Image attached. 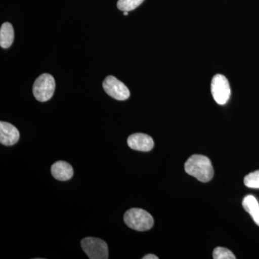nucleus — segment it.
Returning a JSON list of instances; mask_svg holds the SVG:
<instances>
[{
	"mask_svg": "<svg viewBox=\"0 0 259 259\" xmlns=\"http://www.w3.org/2000/svg\"><path fill=\"white\" fill-rule=\"evenodd\" d=\"M81 248L90 259L108 258V246L106 242L100 238L88 237L81 242Z\"/></svg>",
	"mask_w": 259,
	"mask_h": 259,
	"instance_id": "4",
	"label": "nucleus"
},
{
	"mask_svg": "<svg viewBox=\"0 0 259 259\" xmlns=\"http://www.w3.org/2000/svg\"><path fill=\"white\" fill-rule=\"evenodd\" d=\"M144 0H118L117 8L121 11H132L142 4Z\"/></svg>",
	"mask_w": 259,
	"mask_h": 259,
	"instance_id": "12",
	"label": "nucleus"
},
{
	"mask_svg": "<svg viewBox=\"0 0 259 259\" xmlns=\"http://www.w3.org/2000/svg\"><path fill=\"white\" fill-rule=\"evenodd\" d=\"M143 259H158V257L156 255L148 254L143 257Z\"/></svg>",
	"mask_w": 259,
	"mask_h": 259,
	"instance_id": "15",
	"label": "nucleus"
},
{
	"mask_svg": "<svg viewBox=\"0 0 259 259\" xmlns=\"http://www.w3.org/2000/svg\"><path fill=\"white\" fill-rule=\"evenodd\" d=\"M123 15H125V16H127V15H128V12H127V11L124 12Z\"/></svg>",
	"mask_w": 259,
	"mask_h": 259,
	"instance_id": "16",
	"label": "nucleus"
},
{
	"mask_svg": "<svg viewBox=\"0 0 259 259\" xmlns=\"http://www.w3.org/2000/svg\"><path fill=\"white\" fill-rule=\"evenodd\" d=\"M124 222L131 229L137 231H146L154 224V220L147 211L140 208L130 209L124 214Z\"/></svg>",
	"mask_w": 259,
	"mask_h": 259,
	"instance_id": "2",
	"label": "nucleus"
},
{
	"mask_svg": "<svg viewBox=\"0 0 259 259\" xmlns=\"http://www.w3.org/2000/svg\"><path fill=\"white\" fill-rule=\"evenodd\" d=\"M20 132L16 127L9 122H0V143L6 146H12L20 139Z\"/></svg>",
	"mask_w": 259,
	"mask_h": 259,
	"instance_id": "8",
	"label": "nucleus"
},
{
	"mask_svg": "<svg viewBox=\"0 0 259 259\" xmlns=\"http://www.w3.org/2000/svg\"><path fill=\"white\" fill-rule=\"evenodd\" d=\"M243 208L253 218L257 226H259V204L258 200L253 195H248L243 199L242 203Z\"/></svg>",
	"mask_w": 259,
	"mask_h": 259,
	"instance_id": "11",
	"label": "nucleus"
},
{
	"mask_svg": "<svg viewBox=\"0 0 259 259\" xmlns=\"http://www.w3.org/2000/svg\"><path fill=\"white\" fill-rule=\"evenodd\" d=\"M56 82L54 78L49 74L40 75L34 82L32 93L39 102H47L52 98L55 92Z\"/></svg>",
	"mask_w": 259,
	"mask_h": 259,
	"instance_id": "3",
	"label": "nucleus"
},
{
	"mask_svg": "<svg viewBox=\"0 0 259 259\" xmlns=\"http://www.w3.org/2000/svg\"><path fill=\"white\" fill-rule=\"evenodd\" d=\"M102 87L109 96L119 101L127 100L131 96L128 88L126 87L125 83H122L115 76H107L102 83Z\"/></svg>",
	"mask_w": 259,
	"mask_h": 259,
	"instance_id": "6",
	"label": "nucleus"
},
{
	"mask_svg": "<svg viewBox=\"0 0 259 259\" xmlns=\"http://www.w3.org/2000/svg\"><path fill=\"white\" fill-rule=\"evenodd\" d=\"M185 171L201 182H208L214 176V169L210 160L203 155L194 154L185 164Z\"/></svg>",
	"mask_w": 259,
	"mask_h": 259,
	"instance_id": "1",
	"label": "nucleus"
},
{
	"mask_svg": "<svg viewBox=\"0 0 259 259\" xmlns=\"http://www.w3.org/2000/svg\"><path fill=\"white\" fill-rule=\"evenodd\" d=\"M244 185L248 188L259 189V170L246 175L244 178Z\"/></svg>",
	"mask_w": 259,
	"mask_h": 259,
	"instance_id": "14",
	"label": "nucleus"
},
{
	"mask_svg": "<svg viewBox=\"0 0 259 259\" xmlns=\"http://www.w3.org/2000/svg\"><path fill=\"white\" fill-rule=\"evenodd\" d=\"M127 145L130 148L136 151L148 152L154 146V142L151 136L144 134L131 135L127 139Z\"/></svg>",
	"mask_w": 259,
	"mask_h": 259,
	"instance_id": "7",
	"label": "nucleus"
},
{
	"mask_svg": "<svg viewBox=\"0 0 259 259\" xmlns=\"http://www.w3.org/2000/svg\"><path fill=\"white\" fill-rule=\"evenodd\" d=\"M15 38L14 29L10 23H5L0 28V46L3 49H8L13 44Z\"/></svg>",
	"mask_w": 259,
	"mask_h": 259,
	"instance_id": "10",
	"label": "nucleus"
},
{
	"mask_svg": "<svg viewBox=\"0 0 259 259\" xmlns=\"http://www.w3.org/2000/svg\"><path fill=\"white\" fill-rule=\"evenodd\" d=\"M51 175L56 180L65 182L71 180L74 175V169L67 162L59 161L54 163L51 168Z\"/></svg>",
	"mask_w": 259,
	"mask_h": 259,
	"instance_id": "9",
	"label": "nucleus"
},
{
	"mask_svg": "<svg viewBox=\"0 0 259 259\" xmlns=\"http://www.w3.org/2000/svg\"><path fill=\"white\" fill-rule=\"evenodd\" d=\"M214 259H236V257L232 253L231 250L223 247H217L214 248L212 253Z\"/></svg>",
	"mask_w": 259,
	"mask_h": 259,
	"instance_id": "13",
	"label": "nucleus"
},
{
	"mask_svg": "<svg viewBox=\"0 0 259 259\" xmlns=\"http://www.w3.org/2000/svg\"><path fill=\"white\" fill-rule=\"evenodd\" d=\"M211 93L214 101L218 105H226L231 97V87L226 76L216 74L212 78L211 83Z\"/></svg>",
	"mask_w": 259,
	"mask_h": 259,
	"instance_id": "5",
	"label": "nucleus"
}]
</instances>
